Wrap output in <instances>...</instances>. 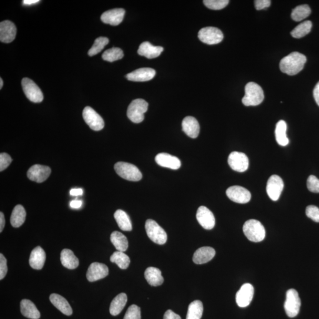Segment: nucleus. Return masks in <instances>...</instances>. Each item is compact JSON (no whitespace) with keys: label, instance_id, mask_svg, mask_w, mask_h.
Masks as SVG:
<instances>
[{"label":"nucleus","instance_id":"1","mask_svg":"<svg viewBox=\"0 0 319 319\" xmlns=\"http://www.w3.org/2000/svg\"><path fill=\"white\" fill-rule=\"evenodd\" d=\"M307 58L301 53L294 52L281 59L280 68L282 72L288 75H297L303 70Z\"/></svg>","mask_w":319,"mask_h":319},{"label":"nucleus","instance_id":"2","mask_svg":"<svg viewBox=\"0 0 319 319\" xmlns=\"http://www.w3.org/2000/svg\"><path fill=\"white\" fill-rule=\"evenodd\" d=\"M245 92L242 102L245 106H257L264 101V91L261 86L255 82L248 83L245 86Z\"/></svg>","mask_w":319,"mask_h":319},{"label":"nucleus","instance_id":"3","mask_svg":"<svg viewBox=\"0 0 319 319\" xmlns=\"http://www.w3.org/2000/svg\"><path fill=\"white\" fill-rule=\"evenodd\" d=\"M243 231L246 237L252 242H261L265 237L264 226L260 221L255 219H250L245 222L243 226Z\"/></svg>","mask_w":319,"mask_h":319},{"label":"nucleus","instance_id":"4","mask_svg":"<svg viewBox=\"0 0 319 319\" xmlns=\"http://www.w3.org/2000/svg\"><path fill=\"white\" fill-rule=\"evenodd\" d=\"M114 169L121 178L129 181L138 182L142 176L135 166L125 162H118L114 166Z\"/></svg>","mask_w":319,"mask_h":319},{"label":"nucleus","instance_id":"5","mask_svg":"<svg viewBox=\"0 0 319 319\" xmlns=\"http://www.w3.org/2000/svg\"><path fill=\"white\" fill-rule=\"evenodd\" d=\"M148 107V104L144 99H135L128 106L127 117L133 122L140 123L144 119V114Z\"/></svg>","mask_w":319,"mask_h":319},{"label":"nucleus","instance_id":"6","mask_svg":"<svg viewBox=\"0 0 319 319\" xmlns=\"http://www.w3.org/2000/svg\"><path fill=\"white\" fill-rule=\"evenodd\" d=\"M145 228L148 238L154 243L164 245L167 241V234L155 221L148 219L145 222Z\"/></svg>","mask_w":319,"mask_h":319},{"label":"nucleus","instance_id":"7","mask_svg":"<svg viewBox=\"0 0 319 319\" xmlns=\"http://www.w3.org/2000/svg\"><path fill=\"white\" fill-rule=\"evenodd\" d=\"M300 307L301 300L298 292L295 289H290L287 291L284 303L285 313L288 317H294L300 311Z\"/></svg>","mask_w":319,"mask_h":319},{"label":"nucleus","instance_id":"8","mask_svg":"<svg viewBox=\"0 0 319 319\" xmlns=\"http://www.w3.org/2000/svg\"><path fill=\"white\" fill-rule=\"evenodd\" d=\"M199 40L206 44L212 45L221 43L224 35L221 30L214 27H207L200 30L198 33Z\"/></svg>","mask_w":319,"mask_h":319},{"label":"nucleus","instance_id":"9","mask_svg":"<svg viewBox=\"0 0 319 319\" xmlns=\"http://www.w3.org/2000/svg\"><path fill=\"white\" fill-rule=\"evenodd\" d=\"M23 90L24 91L26 97L30 101L39 103L43 100V95L41 89L33 82L32 80L28 78H23L22 81Z\"/></svg>","mask_w":319,"mask_h":319},{"label":"nucleus","instance_id":"10","mask_svg":"<svg viewBox=\"0 0 319 319\" xmlns=\"http://www.w3.org/2000/svg\"><path fill=\"white\" fill-rule=\"evenodd\" d=\"M86 124L92 130L100 131L104 127V119L90 106H86L82 112Z\"/></svg>","mask_w":319,"mask_h":319},{"label":"nucleus","instance_id":"11","mask_svg":"<svg viewBox=\"0 0 319 319\" xmlns=\"http://www.w3.org/2000/svg\"><path fill=\"white\" fill-rule=\"evenodd\" d=\"M226 194L230 200L238 204H247L251 199L250 192L239 186L229 187L226 192Z\"/></svg>","mask_w":319,"mask_h":319},{"label":"nucleus","instance_id":"12","mask_svg":"<svg viewBox=\"0 0 319 319\" xmlns=\"http://www.w3.org/2000/svg\"><path fill=\"white\" fill-rule=\"evenodd\" d=\"M228 162L232 170L238 172H244L249 167L248 158L241 152H232L229 155Z\"/></svg>","mask_w":319,"mask_h":319},{"label":"nucleus","instance_id":"13","mask_svg":"<svg viewBox=\"0 0 319 319\" xmlns=\"http://www.w3.org/2000/svg\"><path fill=\"white\" fill-rule=\"evenodd\" d=\"M284 189V182L278 175H272L267 182V193L269 198L272 201H277L280 198L282 190Z\"/></svg>","mask_w":319,"mask_h":319},{"label":"nucleus","instance_id":"14","mask_svg":"<svg viewBox=\"0 0 319 319\" xmlns=\"http://www.w3.org/2000/svg\"><path fill=\"white\" fill-rule=\"evenodd\" d=\"M51 174V169L48 166L35 165L29 169L27 175L32 181L42 183L47 180Z\"/></svg>","mask_w":319,"mask_h":319},{"label":"nucleus","instance_id":"15","mask_svg":"<svg viewBox=\"0 0 319 319\" xmlns=\"http://www.w3.org/2000/svg\"><path fill=\"white\" fill-rule=\"evenodd\" d=\"M254 294V287L251 284L246 283L236 294V302L239 307H246L250 304Z\"/></svg>","mask_w":319,"mask_h":319},{"label":"nucleus","instance_id":"16","mask_svg":"<svg viewBox=\"0 0 319 319\" xmlns=\"http://www.w3.org/2000/svg\"><path fill=\"white\" fill-rule=\"evenodd\" d=\"M197 219L199 224L207 230H211L215 227V218L214 215L208 208L204 207V206H202L198 208Z\"/></svg>","mask_w":319,"mask_h":319},{"label":"nucleus","instance_id":"17","mask_svg":"<svg viewBox=\"0 0 319 319\" xmlns=\"http://www.w3.org/2000/svg\"><path fill=\"white\" fill-rule=\"evenodd\" d=\"M109 273L107 266L104 264L94 262L89 266L86 277L90 282H94L104 278Z\"/></svg>","mask_w":319,"mask_h":319},{"label":"nucleus","instance_id":"18","mask_svg":"<svg viewBox=\"0 0 319 319\" xmlns=\"http://www.w3.org/2000/svg\"><path fill=\"white\" fill-rule=\"evenodd\" d=\"M155 75V70L152 68H139L126 75V78L133 82L150 81Z\"/></svg>","mask_w":319,"mask_h":319},{"label":"nucleus","instance_id":"19","mask_svg":"<svg viewBox=\"0 0 319 319\" xmlns=\"http://www.w3.org/2000/svg\"><path fill=\"white\" fill-rule=\"evenodd\" d=\"M17 29L15 25L9 21H5L0 23V41L9 43L16 38Z\"/></svg>","mask_w":319,"mask_h":319},{"label":"nucleus","instance_id":"20","mask_svg":"<svg viewBox=\"0 0 319 319\" xmlns=\"http://www.w3.org/2000/svg\"><path fill=\"white\" fill-rule=\"evenodd\" d=\"M125 12L123 9H115L103 13L101 17V21L106 24L111 26H118L124 19Z\"/></svg>","mask_w":319,"mask_h":319},{"label":"nucleus","instance_id":"21","mask_svg":"<svg viewBox=\"0 0 319 319\" xmlns=\"http://www.w3.org/2000/svg\"><path fill=\"white\" fill-rule=\"evenodd\" d=\"M155 161L162 167L178 170L181 166V162L177 157L162 152L155 156Z\"/></svg>","mask_w":319,"mask_h":319},{"label":"nucleus","instance_id":"22","mask_svg":"<svg viewBox=\"0 0 319 319\" xmlns=\"http://www.w3.org/2000/svg\"><path fill=\"white\" fill-rule=\"evenodd\" d=\"M182 129L189 137L196 138L200 132V126L197 119L191 116H188L182 121Z\"/></svg>","mask_w":319,"mask_h":319},{"label":"nucleus","instance_id":"23","mask_svg":"<svg viewBox=\"0 0 319 319\" xmlns=\"http://www.w3.org/2000/svg\"><path fill=\"white\" fill-rule=\"evenodd\" d=\"M215 254V250L212 247H201L195 251L193 257V261L197 264L207 263L214 258Z\"/></svg>","mask_w":319,"mask_h":319},{"label":"nucleus","instance_id":"24","mask_svg":"<svg viewBox=\"0 0 319 319\" xmlns=\"http://www.w3.org/2000/svg\"><path fill=\"white\" fill-rule=\"evenodd\" d=\"M164 51V49L162 46H154L148 42H145L139 46L138 53L140 56L151 59L158 57Z\"/></svg>","mask_w":319,"mask_h":319},{"label":"nucleus","instance_id":"25","mask_svg":"<svg viewBox=\"0 0 319 319\" xmlns=\"http://www.w3.org/2000/svg\"><path fill=\"white\" fill-rule=\"evenodd\" d=\"M46 261V253L41 247H36L30 256L29 264L35 270H42Z\"/></svg>","mask_w":319,"mask_h":319},{"label":"nucleus","instance_id":"26","mask_svg":"<svg viewBox=\"0 0 319 319\" xmlns=\"http://www.w3.org/2000/svg\"><path fill=\"white\" fill-rule=\"evenodd\" d=\"M50 300L55 307L66 315H71L73 313L72 309L68 301L62 295L58 294H52L50 295Z\"/></svg>","mask_w":319,"mask_h":319},{"label":"nucleus","instance_id":"27","mask_svg":"<svg viewBox=\"0 0 319 319\" xmlns=\"http://www.w3.org/2000/svg\"><path fill=\"white\" fill-rule=\"evenodd\" d=\"M144 276L148 283L151 286H159L164 282L162 272L157 268L150 267L146 269Z\"/></svg>","mask_w":319,"mask_h":319},{"label":"nucleus","instance_id":"28","mask_svg":"<svg viewBox=\"0 0 319 319\" xmlns=\"http://www.w3.org/2000/svg\"><path fill=\"white\" fill-rule=\"evenodd\" d=\"M22 314L25 317L31 319H39L41 317V313L35 304L28 299H23L21 303Z\"/></svg>","mask_w":319,"mask_h":319},{"label":"nucleus","instance_id":"29","mask_svg":"<svg viewBox=\"0 0 319 319\" xmlns=\"http://www.w3.org/2000/svg\"><path fill=\"white\" fill-rule=\"evenodd\" d=\"M61 261L63 266L70 270H74L79 266L78 258L76 257L74 252L69 249H64L61 252Z\"/></svg>","mask_w":319,"mask_h":319},{"label":"nucleus","instance_id":"30","mask_svg":"<svg viewBox=\"0 0 319 319\" xmlns=\"http://www.w3.org/2000/svg\"><path fill=\"white\" fill-rule=\"evenodd\" d=\"M127 302V295L125 293H121L117 295L111 302L109 312L111 315H118L125 306Z\"/></svg>","mask_w":319,"mask_h":319},{"label":"nucleus","instance_id":"31","mask_svg":"<svg viewBox=\"0 0 319 319\" xmlns=\"http://www.w3.org/2000/svg\"><path fill=\"white\" fill-rule=\"evenodd\" d=\"M26 218V212L23 206H16L12 212L11 218V224L13 227L19 228L24 224Z\"/></svg>","mask_w":319,"mask_h":319},{"label":"nucleus","instance_id":"32","mask_svg":"<svg viewBox=\"0 0 319 319\" xmlns=\"http://www.w3.org/2000/svg\"><path fill=\"white\" fill-rule=\"evenodd\" d=\"M287 124L284 120L279 121L275 127V135L277 143L281 146H286L289 144L287 137Z\"/></svg>","mask_w":319,"mask_h":319},{"label":"nucleus","instance_id":"33","mask_svg":"<svg viewBox=\"0 0 319 319\" xmlns=\"http://www.w3.org/2000/svg\"><path fill=\"white\" fill-rule=\"evenodd\" d=\"M114 218L119 228L124 231H131L132 224L129 216L124 211L118 209L115 212Z\"/></svg>","mask_w":319,"mask_h":319},{"label":"nucleus","instance_id":"34","mask_svg":"<svg viewBox=\"0 0 319 319\" xmlns=\"http://www.w3.org/2000/svg\"><path fill=\"white\" fill-rule=\"evenodd\" d=\"M111 241L118 251L125 252L128 247L127 237L118 231L113 232L111 235Z\"/></svg>","mask_w":319,"mask_h":319},{"label":"nucleus","instance_id":"35","mask_svg":"<svg viewBox=\"0 0 319 319\" xmlns=\"http://www.w3.org/2000/svg\"><path fill=\"white\" fill-rule=\"evenodd\" d=\"M204 311V305L200 300H195L189 304L186 319H201Z\"/></svg>","mask_w":319,"mask_h":319},{"label":"nucleus","instance_id":"36","mask_svg":"<svg viewBox=\"0 0 319 319\" xmlns=\"http://www.w3.org/2000/svg\"><path fill=\"white\" fill-rule=\"evenodd\" d=\"M110 260L118 266L122 270H125L130 264V259L124 252L116 251L111 256Z\"/></svg>","mask_w":319,"mask_h":319},{"label":"nucleus","instance_id":"37","mask_svg":"<svg viewBox=\"0 0 319 319\" xmlns=\"http://www.w3.org/2000/svg\"><path fill=\"white\" fill-rule=\"evenodd\" d=\"M311 12L310 7L308 5L299 6L292 10L291 18L295 22H300L306 19L311 14Z\"/></svg>","mask_w":319,"mask_h":319},{"label":"nucleus","instance_id":"38","mask_svg":"<svg viewBox=\"0 0 319 319\" xmlns=\"http://www.w3.org/2000/svg\"><path fill=\"white\" fill-rule=\"evenodd\" d=\"M312 28V23L307 21L301 23V24L292 30L291 35L292 37L300 39L304 37L310 32Z\"/></svg>","mask_w":319,"mask_h":319},{"label":"nucleus","instance_id":"39","mask_svg":"<svg viewBox=\"0 0 319 319\" xmlns=\"http://www.w3.org/2000/svg\"><path fill=\"white\" fill-rule=\"evenodd\" d=\"M123 57H124V53L121 49L118 48H112L106 50L102 56V58L104 61L109 62L118 61Z\"/></svg>","mask_w":319,"mask_h":319},{"label":"nucleus","instance_id":"40","mask_svg":"<svg viewBox=\"0 0 319 319\" xmlns=\"http://www.w3.org/2000/svg\"><path fill=\"white\" fill-rule=\"evenodd\" d=\"M109 39L105 37H99L95 40L92 47L89 49L88 55L90 56L97 55L100 53L106 45L108 44Z\"/></svg>","mask_w":319,"mask_h":319},{"label":"nucleus","instance_id":"41","mask_svg":"<svg viewBox=\"0 0 319 319\" xmlns=\"http://www.w3.org/2000/svg\"><path fill=\"white\" fill-rule=\"evenodd\" d=\"M228 0H205L204 5L209 9L219 11L223 9L229 4Z\"/></svg>","mask_w":319,"mask_h":319},{"label":"nucleus","instance_id":"42","mask_svg":"<svg viewBox=\"0 0 319 319\" xmlns=\"http://www.w3.org/2000/svg\"><path fill=\"white\" fill-rule=\"evenodd\" d=\"M124 319H141L140 308L137 305H131L126 312Z\"/></svg>","mask_w":319,"mask_h":319},{"label":"nucleus","instance_id":"43","mask_svg":"<svg viewBox=\"0 0 319 319\" xmlns=\"http://www.w3.org/2000/svg\"><path fill=\"white\" fill-rule=\"evenodd\" d=\"M307 186L309 191L319 193V179L314 175H310L307 179Z\"/></svg>","mask_w":319,"mask_h":319},{"label":"nucleus","instance_id":"44","mask_svg":"<svg viewBox=\"0 0 319 319\" xmlns=\"http://www.w3.org/2000/svg\"><path fill=\"white\" fill-rule=\"evenodd\" d=\"M305 214L315 222H319V209L314 205H309L305 209Z\"/></svg>","mask_w":319,"mask_h":319},{"label":"nucleus","instance_id":"45","mask_svg":"<svg viewBox=\"0 0 319 319\" xmlns=\"http://www.w3.org/2000/svg\"><path fill=\"white\" fill-rule=\"evenodd\" d=\"M12 158L11 155L8 153H1L0 154V171L3 172L8 168L12 162Z\"/></svg>","mask_w":319,"mask_h":319},{"label":"nucleus","instance_id":"46","mask_svg":"<svg viewBox=\"0 0 319 319\" xmlns=\"http://www.w3.org/2000/svg\"><path fill=\"white\" fill-rule=\"evenodd\" d=\"M8 268L7 260L5 256L0 254V280H2L8 273Z\"/></svg>","mask_w":319,"mask_h":319},{"label":"nucleus","instance_id":"47","mask_svg":"<svg viewBox=\"0 0 319 319\" xmlns=\"http://www.w3.org/2000/svg\"><path fill=\"white\" fill-rule=\"evenodd\" d=\"M255 9L257 11H261V10L267 9L271 5L270 0H256L254 2Z\"/></svg>","mask_w":319,"mask_h":319},{"label":"nucleus","instance_id":"48","mask_svg":"<svg viewBox=\"0 0 319 319\" xmlns=\"http://www.w3.org/2000/svg\"><path fill=\"white\" fill-rule=\"evenodd\" d=\"M164 319H182L180 315L176 314L171 310H168L165 313Z\"/></svg>","mask_w":319,"mask_h":319},{"label":"nucleus","instance_id":"49","mask_svg":"<svg viewBox=\"0 0 319 319\" xmlns=\"http://www.w3.org/2000/svg\"><path fill=\"white\" fill-rule=\"evenodd\" d=\"M313 96L315 99V102L319 106V82L315 86L313 90Z\"/></svg>","mask_w":319,"mask_h":319},{"label":"nucleus","instance_id":"50","mask_svg":"<svg viewBox=\"0 0 319 319\" xmlns=\"http://www.w3.org/2000/svg\"><path fill=\"white\" fill-rule=\"evenodd\" d=\"M82 202L81 201L75 200L70 203V207L72 208L78 209L82 207Z\"/></svg>","mask_w":319,"mask_h":319},{"label":"nucleus","instance_id":"51","mask_svg":"<svg viewBox=\"0 0 319 319\" xmlns=\"http://www.w3.org/2000/svg\"><path fill=\"white\" fill-rule=\"evenodd\" d=\"M70 195L71 196H74V197H76V196H81L83 195V190L82 189H72L71 191H70Z\"/></svg>","mask_w":319,"mask_h":319},{"label":"nucleus","instance_id":"52","mask_svg":"<svg viewBox=\"0 0 319 319\" xmlns=\"http://www.w3.org/2000/svg\"><path fill=\"white\" fill-rule=\"evenodd\" d=\"M5 226V215L3 214V212L0 213V232H2L3 229H4Z\"/></svg>","mask_w":319,"mask_h":319},{"label":"nucleus","instance_id":"53","mask_svg":"<svg viewBox=\"0 0 319 319\" xmlns=\"http://www.w3.org/2000/svg\"><path fill=\"white\" fill-rule=\"evenodd\" d=\"M39 2H40L39 0H24L23 1V4L25 5H32Z\"/></svg>","mask_w":319,"mask_h":319},{"label":"nucleus","instance_id":"54","mask_svg":"<svg viewBox=\"0 0 319 319\" xmlns=\"http://www.w3.org/2000/svg\"><path fill=\"white\" fill-rule=\"evenodd\" d=\"M3 86V81L2 78L0 79V89H2Z\"/></svg>","mask_w":319,"mask_h":319}]
</instances>
